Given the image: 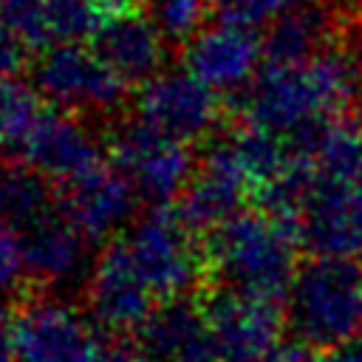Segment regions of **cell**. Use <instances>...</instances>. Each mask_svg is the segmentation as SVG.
<instances>
[{
    "label": "cell",
    "mask_w": 362,
    "mask_h": 362,
    "mask_svg": "<svg viewBox=\"0 0 362 362\" xmlns=\"http://www.w3.org/2000/svg\"><path fill=\"white\" fill-rule=\"evenodd\" d=\"M359 99L362 57L331 40L303 59H266L240 90V110L249 124L291 141L348 116Z\"/></svg>",
    "instance_id": "obj_1"
},
{
    "label": "cell",
    "mask_w": 362,
    "mask_h": 362,
    "mask_svg": "<svg viewBox=\"0 0 362 362\" xmlns=\"http://www.w3.org/2000/svg\"><path fill=\"white\" fill-rule=\"evenodd\" d=\"M110 153L116 167L130 178L139 198L164 206L178 198L195 173L189 141H181L144 119L116 124L110 136Z\"/></svg>",
    "instance_id": "obj_6"
},
{
    "label": "cell",
    "mask_w": 362,
    "mask_h": 362,
    "mask_svg": "<svg viewBox=\"0 0 362 362\" xmlns=\"http://www.w3.org/2000/svg\"><path fill=\"white\" fill-rule=\"evenodd\" d=\"M334 175H342V178H345V184H348L354 201H356L359 209H362V156H359V161H356L351 170H342V173H334Z\"/></svg>",
    "instance_id": "obj_30"
},
{
    "label": "cell",
    "mask_w": 362,
    "mask_h": 362,
    "mask_svg": "<svg viewBox=\"0 0 362 362\" xmlns=\"http://www.w3.org/2000/svg\"><path fill=\"white\" fill-rule=\"evenodd\" d=\"M28 54L31 51L23 42H17L14 37H8V34L0 31V76H14L25 65Z\"/></svg>",
    "instance_id": "obj_26"
},
{
    "label": "cell",
    "mask_w": 362,
    "mask_h": 362,
    "mask_svg": "<svg viewBox=\"0 0 362 362\" xmlns=\"http://www.w3.org/2000/svg\"><path fill=\"white\" fill-rule=\"evenodd\" d=\"M96 362H141L136 345H127L122 339H105Z\"/></svg>",
    "instance_id": "obj_29"
},
{
    "label": "cell",
    "mask_w": 362,
    "mask_h": 362,
    "mask_svg": "<svg viewBox=\"0 0 362 362\" xmlns=\"http://www.w3.org/2000/svg\"><path fill=\"white\" fill-rule=\"evenodd\" d=\"M263 62L266 40L257 34V25L223 14L184 45V65L218 93L246 90Z\"/></svg>",
    "instance_id": "obj_9"
},
{
    "label": "cell",
    "mask_w": 362,
    "mask_h": 362,
    "mask_svg": "<svg viewBox=\"0 0 362 362\" xmlns=\"http://www.w3.org/2000/svg\"><path fill=\"white\" fill-rule=\"evenodd\" d=\"M139 192L119 167L99 164L62 189L65 215L90 238L105 240L136 221Z\"/></svg>",
    "instance_id": "obj_14"
},
{
    "label": "cell",
    "mask_w": 362,
    "mask_h": 362,
    "mask_svg": "<svg viewBox=\"0 0 362 362\" xmlns=\"http://www.w3.org/2000/svg\"><path fill=\"white\" fill-rule=\"evenodd\" d=\"M206 320L223 362H246L272 351L280 342V328L286 325V314L277 308V300L232 288H223L209 300Z\"/></svg>",
    "instance_id": "obj_13"
},
{
    "label": "cell",
    "mask_w": 362,
    "mask_h": 362,
    "mask_svg": "<svg viewBox=\"0 0 362 362\" xmlns=\"http://www.w3.org/2000/svg\"><path fill=\"white\" fill-rule=\"evenodd\" d=\"M34 88L48 105L76 116H110L127 96V82L82 42L51 45L34 65Z\"/></svg>",
    "instance_id": "obj_5"
},
{
    "label": "cell",
    "mask_w": 362,
    "mask_h": 362,
    "mask_svg": "<svg viewBox=\"0 0 362 362\" xmlns=\"http://www.w3.org/2000/svg\"><path fill=\"white\" fill-rule=\"evenodd\" d=\"M317 362H362V348L356 342L345 348H334V351H325Z\"/></svg>",
    "instance_id": "obj_31"
},
{
    "label": "cell",
    "mask_w": 362,
    "mask_h": 362,
    "mask_svg": "<svg viewBox=\"0 0 362 362\" xmlns=\"http://www.w3.org/2000/svg\"><path fill=\"white\" fill-rule=\"evenodd\" d=\"M300 246L297 218L272 209L240 212L212 232L206 266L223 288L280 300L300 269Z\"/></svg>",
    "instance_id": "obj_2"
},
{
    "label": "cell",
    "mask_w": 362,
    "mask_h": 362,
    "mask_svg": "<svg viewBox=\"0 0 362 362\" xmlns=\"http://www.w3.org/2000/svg\"><path fill=\"white\" fill-rule=\"evenodd\" d=\"M286 325L314 351L354 345L362 337V266L331 255L300 266L286 291Z\"/></svg>",
    "instance_id": "obj_3"
},
{
    "label": "cell",
    "mask_w": 362,
    "mask_h": 362,
    "mask_svg": "<svg viewBox=\"0 0 362 362\" xmlns=\"http://www.w3.org/2000/svg\"><path fill=\"white\" fill-rule=\"evenodd\" d=\"M249 195H255V187L238 164L226 136H221L198 161L189 184L178 195L175 212L192 232H215L229 218L243 212Z\"/></svg>",
    "instance_id": "obj_11"
},
{
    "label": "cell",
    "mask_w": 362,
    "mask_h": 362,
    "mask_svg": "<svg viewBox=\"0 0 362 362\" xmlns=\"http://www.w3.org/2000/svg\"><path fill=\"white\" fill-rule=\"evenodd\" d=\"M23 158L34 164L51 181L68 184L102 161V141L85 122V116L45 107L23 141Z\"/></svg>",
    "instance_id": "obj_12"
},
{
    "label": "cell",
    "mask_w": 362,
    "mask_h": 362,
    "mask_svg": "<svg viewBox=\"0 0 362 362\" xmlns=\"http://www.w3.org/2000/svg\"><path fill=\"white\" fill-rule=\"evenodd\" d=\"M40 113L42 107L37 88L14 76H0V153L8 147L20 150Z\"/></svg>",
    "instance_id": "obj_20"
},
{
    "label": "cell",
    "mask_w": 362,
    "mask_h": 362,
    "mask_svg": "<svg viewBox=\"0 0 362 362\" xmlns=\"http://www.w3.org/2000/svg\"><path fill=\"white\" fill-rule=\"evenodd\" d=\"M136 113L181 141H198L218 127L221 99L218 90L198 79L187 65L164 68L139 85Z\"/></svg>",
    "instance_id": "obj_8"
},
{
    "label": "cell",
    "mask_w": 362,
    "mask_h": 362,
    "mask_svg": "<svg viewBox=\"0 0 362 362\" xmlns=\"http://www.w3.org/2000/svg\"><path fill=\"white\" fill-rule=\"evenodd\" d=\"M308 351H311V348H305V345H300V342H291V345L277 342L272 351H266V354H260V356H255V359H246V362H314V359L308 356Z\"/></svg>",
    "instance_id": "obj_28"
},
{
    "label": "cell",
    "mask_w": 362,
    "mask_h": 362,
    "mask_svg": "<svg viewBox=\"0 0 362 362\" xmlns=\"http://www.w3.org/2000/svg\"><path fill=\"white\" fill-rule=\"evenodd\" d=\"M93 42L96 51L127 85H141L167 68L170 42L158 34V28L150 23L147 14L130 11L110 20L93 37Z\"/></svg>",
    "instance_id": "obj_17"
},
{
    "label": "cell",
    "mask_w": 362,
    "mask_h": 362,
    "mask_svg": "<svg viewBox=\"0 0 362 362\" xmlns=\"http://www.w3.org/2000/svg\"><path fill=\"white\" fill-rule=\"evenodd\" d=\"M223 17H235L252 25L272 23L283 8H288V0H209Z\"/></svg>",
    "instance_id": "obj_25"
},
{
    "label": "cell",
    "mask_w": 362,
    "mask_h": 362,
    "mask_svg": "<svg viewBox=\"0 0 362 362\" xmlns=\"http://www.w3.org/2000/svg\"><path fill=\"white\" fill-rule=\"evenodd\" d=\"M48 23L54 40L82 42L96 37L107 25V17L99 0H48Z\"/></svg>",
    "instance_id": "obj_22"
},
{
    "label": "cell",
    "mask_w": 362,
    "mask_h": 362,
    "mask_svg": "<svg viewBox=\"0 0 362 362\" xmlns=\"http://www.w3.org/2000/svg\"><path fill=\"white\" fill-rule=\"evenodd\" d=\"M136 351L141 362H221L206 308L189 297L164 300L136 331Z\"/></svg>",
    "instance_id": "obj_15"
},
{
    "label": "cell",
    "mask_w": 362,
    "mask_h": 362,
    "mask_svg": "<svg viewBox=\"0 0 362 362\" xmlns=\"http://www.w3.org/2000/svg\"><path fill=\"white\" fill-rule=\"evenodd\" d=\"M57 212L51 178L28 161H0V221L17 232Z\"/></svg>",
    "instance_id": "obj_18"
},
{
    "label": "cell",
    "mask_w": 362,
    "mask_h": 362,
    "mask_svg": "<svg viewBox=\"0 0 362 362\" xmlns=\"http://www.w3.org/2000/svg\"><path fill=\"white\" fill-rule=\"evenodd\" d=\"M153 300L156 294L133 266L122 238H110L85 280L88 314L113 334H136L153 314Z\"/></svg>",
    "instance_id": "obj_10"
},
{
    "label": "cell",
    "mask_w": 362,
    "mask_h": 362,
    "mask_svg": "<svg viewBox=\"0 0 362 362\" xmlns=\"http://www.w3.org/2000/svg\"><path fill=\"white\" fill-rule=\"evenodd\" d=\"M288 3H311V0H288Z\"/></svg>",
    "instance_id": "obj_32"
},
{
    "label": "cell",
    "mask_w": 362,
    "mask_h": 362,
    "mask_svg": "<svg viewBox=\"0 0 362 362\" xmlns=\"http://www.w3.org/2000/svg\"><path fill=\"white\" fill-rule=\"evenodd\" d=\"M122 243L156 300L187 297L209 272L206 249L195 243V232L184 218L167 206H153L136 218L124 229Z\"/></svg>",
    "instance_id": "obj_4"
},
{
    "label": "cell",
    "mask_w": 362,
    "mask_h": 362,
    "mask_svg": "<svg viewBox=\"0 0 362 362\" xmlns=\"http://www.w3.org/2000/svg\"><path fill=\"white\" fill-rule=\"evenodd\" d=\"M0 31L23 42L28 51L48 45V0H0Z\"/></svg>",
    "instance_id": "obj_23"
},
{
    "label": "cell",
    "mask_w": 362,
    "mask_h": 362,
    "mask_svg": "<svg viewBox=\"0 0 362 362\" xmlns=\"http://www.w3.org/2000/svg\"><path fill=\"white\" fill-rule=\"evenodd\" d=\"M25 277L28 272H25L23 238L14 226L0 221V297L14 294Z\"/></svg>",
    "instance_id": "obj_24"
},
{
    "label": "cell",
    "mask_w": 362,
    "mask_h": 362,
    "mask_svg": "<svg viewBox=\"0 0 362 362\" xmlns=\"http://www.w3.org/2000/svg\"><path fill=\"white\" fill-rule=\"evenodd\" d=\"M209 0H147V17L170 45H187L209 23Z\"/></svg>",
    "instance_id": "obj_21"
},
{
    "label": "cell",
    "mask_w": 362,
    "mask_h": 362,
    "mask_svg": "<svg viewBox=\"0 0 362 362\" xmlns=\"http://www.w3.org/2000/svg\"><path fill=\"white\" fill-rule=\"evenodd\" d=\"M17 314L8 311V305L0 300V362L17 359V331H14Z\"/></svg>",
    "instance_id": "obj_27"
},
{
    "label": "cell",
    "mask_w": 362,
    "mask_h": 362,
    "mask_svg": "<svg viewBox=\"0 0 362 362\" xmlns=\"http://www.w3.org/2000/svg\"><path fill=\"white\" fill-rule=\"evenodd\" d=\"M14 331L20 362H96L105 345L96 320L57 294L28 300Z\"/></svg>",
    "instance_id": "obj_7"
},
{
    "label": "cell",
    "mask_w": 362,
    "mask_h": 362,
    "mask_svg": "<svg viewBox=\"0 0 362 362\" xmlns=\"http://www.w3.org/2000/svg\"><path fill=\"white\" fill-rule=\"evenodd\" d=\"M266 40V59H303L331 42L328 20L311 8L308 3H294V8H283L272 25Z\"/></svg>",
    "instance_id": "obj_19"
},
{
    "label": "cell",
    "mask_w": 362,
    "mask_h": 362,
    "mask_svg": "<svg viewBox=\"0 0 362 362\" xmlns=\"http://www.w3.org/2000/svg\"><path fill=\"white\" fill-rule=\"evenodd\" d=\"M25 272L45 288L65 291L74 286H85L90 272V246L88 235L62 212L48 215L31 229L20 232Z\"/></svg>",
    "instance_id": "obj_16"
}]
</instances>
